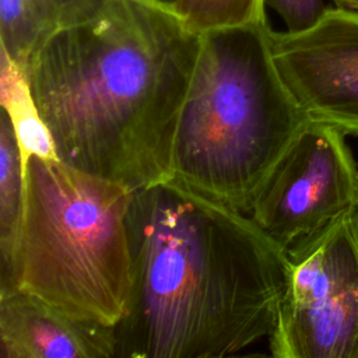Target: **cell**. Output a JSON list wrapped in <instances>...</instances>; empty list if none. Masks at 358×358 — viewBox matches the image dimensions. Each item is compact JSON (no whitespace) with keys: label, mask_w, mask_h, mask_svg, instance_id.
Returning <instances> with one entry per match:
<instances>
[{"label":"cell","mask_w":358,"mask_h":358,"mask_svg":"<svg viewBox=\"0 0 358 358\" xmlns=\"http://www.w3.org/2000/svg\"><path fill=\"white\" fill-rule=\"evenodd\" d=\"M131 287L115 358H224L271 337L287 249L173 179L133 192Z\"/></svg>","instance_id":"1"},{"label":"cell","mask_w":358,"mask_h":358,"mask_svg":"<svg viewBox=\"0 0 358 358\" xmlns=\"http://www.w3.org/2000/svg\"><path fill=\"white\" fill-rule=\"evenodd\" d=\"M200 35L157 0L57 29L25 69L57 158L133 192L171 179Z\"/></svg>","instance_id":"2"},{"label":"cell","mask_w":358,"mask_h":358,"mask_svg":"<svg viewBox=\"0 0 358 358\" xmlns=\"http://www.w3.org/2000/svg\"><path fill=\"white\" fill-rule=\"evenodd\" d=\"M308 122L275 67L267 20L201 32L171 179L249 214L262 182Z\"/></svg>","instance_id":"3"},{"label":"cell","mask_w":358,"mask_h":358,"mask_svg":"<svg viewBox=\"0 0 358 358\" xmlns=\"http://www.w3.org/2000/svg\"><path fill=\"white\" fill-rule=\"evenodd\" d=\"M133 190L59 158H25V206L0 292L20 289L74 317L115 326L131 287Z\"/></svg>","instance_id":"4"},{"label":"cell","mask_w":358,"mask_h":358,"mask_svg":"<svg viewBox=\"0 0 358 358\" xmlns=\"http://www.w3.org/2000/svg\"><path fill=\"white\" fill-rule=\"evenodd\" d=\"M275 358H358V206L287 249Z\"/></svg>","instance_id":"5"},{"label":"cell","mask_w":358,"mask_h":358,"mask_svg":"<svg viewBox=\"0 0 358 358\" xmlns=\"http://www.w3.org/2000/svg\"><path fill=\"white\" fill-rule=\"evenodd\" d=\"M358 206V164L345 134L310 120L262 182L250 218L288 249Z\"/></svg>","instance_id":"6"},{"label":"cell","mask_w":358,"mask_h":358,"mask_svg":"<svg viewBox=\"0 0 358 358\" xmlns=\"http://www.w3.org/2000/svg\"><path fill=\"white\" fill-rule=\"evenodd\" d=\"M270 48L308 117L358 136V11L327 7L313 27L295 34L270 28Z\"/></svg>","instance_id":"7"},{"label":"cell","mask_w":358,"mask_h":358,"mask_svg":"<svg viewBox=\"0 0 358 358\" xmlns=\"http://www.w3.org/2000/svg\"><path fill=\"white\" fill-rule=\"evenodd\" d=\"M0 358H115L113 326L74 317L20 289L1 291Z\"/></svg>","instance_id":"8"},{"label":"cell","mask_w":358,"mask_h":358,"mask_svg":"<svg viewBox=\"0 0 358 358\" xmlns=\"http://www.w3.org/2000/svg\"><path fill=\"white\" fill-rule=\"evenodd\" d=\"M25 206V159L13 122L0 113V270L14 255Z\"/></svg>","instance_id":"9"},{"label":"cell","mask_w":358,"mask_h":358,"mask_svg":"<svg viewBox=\"0 0 358 358\" xmlns=\"http://www.w3.org/2000/svg\"><path fill=\"white\" fill-rule=\"evenodd\" d=\"M0 102L14 126L24 159L31 155L57 158L52 134L39 115L25 71L1 52Z\"/></svg>","instance_id":"10"},{"label":"cell","mask_w":358,"mask_h":358,"mask_svg":"<svg viewBox=\"0 0 358 358\" xmlns=\"http://www.w3.org/2000/svg\"><path fill=\"white\" fill-rule=\"evenodd\" d=\"M59 29L45 0H0V43L24 71L36 50Z\"/></svg>","instance_id":"11"},{"label":"cell","mask_w":358,"mask_h":358,"mask_svg":"<svg viewBox=\"0 0 358 358\" xmlns=\"http://www.w3.org/2000/svg\"><path fill=\"white\" fill-rule=\"evenodd\" d=\"M264 0H179L173 10L189 28L201 34L210 29L264 21Z\"/></svg>","instance_id":"12"},{"label":"cell","mask_w":358,"mask_h":358,"mask_svg":"<svg viewBox=\"0 0 358 358\" xmlns=\"http://www.w3.org/2000/svg\"><path fill=\"white\" fill-rule=\"evenodd\" d=\"M287 27V32H302L313 27L326 11L324 0H264Z\"/></svg>","instance_id":"13"},{"label":"cell","mask_w":358,"mask_h":358,"mask_svg":"<svg viewBox=\"0 0 358 358\" xmlns=\"http://www.w3.org/2000/svg\"><path fill=\"white\" fill-rule=\"evenodd\" d=\"M59 29L94 18L110 0H45Z\"/></svg>","instance_id":"14"},{"label":"cell","mask_w":358,"mask_h":358,"mask_svg":"<svg viewBox=\"0 0 358 358\" xmlns=\"http://www.w3.org/2000/svg\"><path fill=\"white\" fill-rule=\"evenodd\" d=\"M331 1L334 3V6L345 7V8H351V10L358 11V0H331Z\"/></svg>","instance_id":"15"},{"label":"cell","mask_w":358,"mask_h":358,"mask_svg":"<svg viewBox=\"0 0 358 358\" xmlns=\"http://www.w3.org/2000/svg\"><path fill=\"white\" fill-rule=\"evenodd\" d=\"M157 1H159V3H162V4H166V6L173 7L179 0H157Z\"/></svg>","instance_id":"16"}]
</instances>
